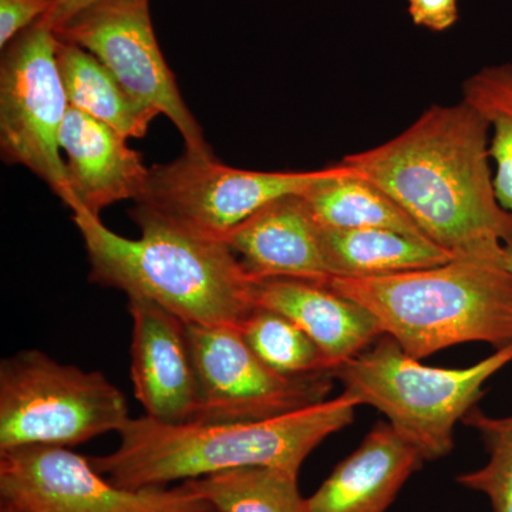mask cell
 <instances>
[{
	"instance_id": "1",
	"label": "cell",
	"mask_w": 512,
	"mask_h": 512,
	"mask_svg": "<svg viewBox=\"0 0 512 512\" xmlns=\"http://www.w3.org/2000/svg\"><path fill=\"white\" fill-rule=\"evenodd\" d=\"M490 126L466 101L434 104L399 136L342 163L382 188L456 258L500 259L512 241L490 167Z\"/></svg>"
},
{
	"instance_id": "2",
	"label": "cell",
	"mask_w": 512,
	"mask_h": 512,
	"mask_svg": "<svg viewBox=\"0 0 512 512\" xmlns=\"http://www.w3.org/2000/svg\"><path fill=\"white\" fill-rule=\"evenodd\" d=\"M140 238L121 237L89 212H73L90 262V282L156 302L190 325L239 326L255 308L254 279L224 239L136 207Z\"/></svg>"
},
{
	"instance_id": "3",
	"label": "cell",
	"mask_w": 512,
	"mask_h": 512,
	"mask_svg": "<svg viewBox=\"0 0 512 512\" xmlns=\"http://www.w3.org/2000/svg\"><path fill=\"white\" fill-rule=\"evenodd\" d=\"M357 406L343 392L336 399L262 421L170 424L138 417L119 431L116 450L89 460L111 483L128 490L161 488L239 467L299 471L323 440L353 423Z\"/></svg>"
},
{
	"instance_id": "4",
	"label": "cell",
	"mask_w": 512,
	"mask_h": 512,
	"mask_svg": "<svg viewBox=\"0 0 512 512\" xmlns=\"http://www.w3.org/2000/svg\"><path fill=\"white\" fill-rule=\"evenodd\" d=\"M366 308L407 355L421 360L461 343L512 345V275L500 259L456 258L384 276L323 284Z\"/></svg>"
},
{
	"instance_id": "5",
	"label": "cell",
	"mask_w": 512,
	"mask_h": 512,
	"mask_svg": "<svg viewBox=\"0 0 512 512\" xmlns=\"http://www.w3.org/2000/svg\"><path fill=\"white\" fill-rule=\"evenodd\" d=\"M512 362V345L464 369L421 365L389 335L332 370L359 406L375 407L424 461L448 456L454 427L483 396V386Z\"/></svg>"
},
{
	"instance_id": "6",
	"label": "cell",
	"mask_w": 512,
	"mask_h": 512,
	"mask_svg": "<svg viewBox=\"0 0 512 512\" xmlns=\"http://www.w3.org/2000/svg\"><path fill=\"white\" fill-rule=\"evenodd\" d=\"M128 420L126 396L103 373L63 365L33 349L0 362V453L76 447L119 433Z\"/></svg>"
},
{
	"instance_id": "7",
	"label": "cell",
	"mask_w": 512,
	"mask_h": 512,
	"mask_svg": "<svg viewBox=\"0 0 512 512\" xmlns=\"http://www.w3.org/2000/svg\"><path fill=\"white\" fill-rule=\"evenodd\" d=\"M69 101L57 63V37L37 20L2 49L0 150L6 163L37 175L67 207L60 133Z\"/></svg>"
},
{
	"instance_id": "8",
	"label": "cell",
	"mask_w": 512,
	"mask_h": 512,
	"mask_svg": "<svg viewBox=\"0 0 512 512\" xmlns=\"http://www.w3.org/2000/svg\"><path fill=\"white\" fill-rule=\"evenodd\" d=\"M343 170L345 165L340 163L322 170L265 173L229 167L215 156L185 151L171 163L150 168L136 205L191 231L224 239L269 202L305 194Z\"/></svg>"
},
{
	"instance_id": "9",
	"label": "cell",
	"mask_w": 512,
	"mask_h": 512,
	"mask_svg": "<svg viewBox=\"0 0 512 512\" xmlns=\"http://www.w3.org/2000/svg\"><path fill=\"white\" fill-rule=\"evenodd\" d=\"M53 33L92 53L128 92L167 116L187 153L214 156L158 46L148 0H97Z\"/></svg>"
},
{
	"instance_id": "10",
	"label": "cell",
	"mask_w": 512,
	"mask_h": 512,
	"mask_svg": "<svg viewBox=\"0 0 512 512\" xmlns=\"http://www.w3.org/2000/svg\"><path fill=\"white\" fill-rule=\"evenodd\" d=\"M187 325L200 382V410L194 421L269 420L328 400L330 373L282 375L255 355L238 326Z\"/></svg>"
},
{
	"instance_id": "11",
	"label": "cell",
	"mask_w": 512,
	"mask_h": 512,
	"mask_svg": "<svg viewBox=\"0 0 512 512\" xmlns=\"http://www.w3.org/2000/svg\"><path fill=\"white\" fill-rule=\"evenodd\" d=\"M0 497L23 512H207L183 483L165 490L117 487L89 457L67 447L26 446L0 453Z\"/></svg>"
},
{
	"instance_id": "12",
	"label": "cell",
	"mask_w": 512,
	"mask_h": 512,
	"mask_svg": "<svg viewBox=\"0 0 512 512\" xmlns=\"http://www.w3.org/2000/svg\"><path fill=\"white\" fill-rule=\"evenodd\" d=\"M133 319L130 375L146 416L163 423H190L200 410V382L188 325L156 302L128 298Z\"/></svg>"
},
{
	"instance_id": "13",
	"label": "cell",
	"mask_w": 512,
	"mask_h": 512,
	"mask_svg": "<svg viewBox=\"0 0 512 512\" xmlns=\"http://www.w3.org/2000/svg\"><path fill=\"white\" fill-rule=\"evenodd\" d=\"M127 140L113 127L69 106L60 148L67 157L70 210L100 217L104 208L116 202L140 198L150 168Z\"/></svg>"
},
{
	"instance_id": "14",
	"label": "cell",
	"mask_w": 512,
	"mask_h": 512,
	"mask_svg": "<svg viewBox=\"0 0 512 512\" xmlns=\"http://www.w3.org/2000/svg\"><path fill=\"white\" fill-rule=\"evenodd\" d=\"M252 279L292 278L325 284L332 272L319 225L302 194L269 202L224 238Z\"/></svg>"
},
{
	"instance_id": "15",
	"label": "cell",
	"mask_w": 512,
	"mask_h": 512,
	"mask_svg": "<svg viewBox=\"0 0 512 512\" xmlns=\"http://www.w3.org/2000/svg\"><path fill=\"white\" fill-rule=\"evenodd\" d=\"M255 306L295 323L328 356L333 369L384 335L375 316L328 286L292 278L255 279Z\"/></svg>"
},
{
	"instance_id": "16",
	"label": "cell",
	"mask_w": 512,
	"mask_h": 512,
	"mask_svg": "<svg viewBox=\"0 0 512 512\" xmlns=\"http://www.w3.org/2000/svg\"><path fill=\"white\" fill-rule=\"evenodd\" d=\"M423 463L419 451L389 423H377L306 498V512H386Z\"/></svg>"
},
{
	"instance_id": "17",
	"label": "cell",
	"mask_w": 512,
	"mask_h": 512,
	"mask_svg": "<svg viewBox=\"0 0 512 512\" xmlns=\"http://www.w3.org/2000/svg\"><path fill=\"white\" fill-rule=\"evenodd\" d=\"M332 276H384L447 264L456 259L429 239L392 229L320 228Z\"/></svg>"
},
{
	"instance_id": "18",
	"label": "cell",
	"mask_w": 512,
	"mask_h": 512,
	"mask_svg": "<svg viewBox=\"0 0 512 512\" xmlns=\"http://www.w3.org/2000/svg\"><path fill=\"white\" fill-rule=\"evenodd\" d=\"M57 63L70 107L113 127L124 137L146 136L151 121L160 113L128 92L96 56L57 39Z\"/></svg>"
},
{
	"instance_id": "19",
	"label": "cell",
	"mask_w": 512,
	"mask_h": 512,
	"mask_svg": "<svg viewBox=\"0 0 512 512\" xmlns=\"http://www.w3.org/2000/svg\"><path fill=\"white\" fill-rule=\"evenodd\" d=\"M343 165L345 170L342 173L320 181L302 194L320 228L392 229L426 238L412 218L382 188L355 168Z\"/></svg>"
},
{
	"instance_id": "20",
	"label": "cell",
	"mask_w": 512,
	"mask_h": 512,
	"mask_svg": "<svg viewBox=\"0 0 512 512\" xmlns=\"http://www.w3.org/2000/svg\"><path fill=\"white\" fill-rule=\"evenodd\" d=\"M298 476L292 468L249 466L183 484L218 512H306Z\"/></svg>"
},
{
	"instance_id": "21",
	"label": "cell",
	"mask_w": 512,
	"mask_h": 512,
	"mask_svg": "<svg viewBox=\"0 0 512 512\" xmlns=\"http://www.w3.org/2000/svg\"><path fill=\"white\" fill-rule=\"evenodd\" d=\"M463 101L493 128L490 157L501 207L512 214V64L478 70L463 83Z\"/></svg>"
},
{
	"instance_id": "22",
	"label": "cell",
	"mask_w": 512,
	"mask_h": 512,
	"mask_svg": "<svg viewBox=\"0 0 512 512\" xmlns=\"http://www.w3.org/2000/svg\"><path fill=\"white\" fill-rule=\"evenodd\" d=\"M238 328L249 348L275 372L286 376L332 375L328 356L285 316L255 306Z\"/></svg>"
},
{
	"instance_id": "23",
	"label": "cell",
	"mask_w": 512,
	"mask_h": 512,
	"mask_svg": "<svg viewBox=\"0 0 512 512\" xmlns=\"http://www.w3.org/2000/svg\"><path fill=\"white\" fill-rule=\"evenodd\" d=\"M463 423L483 437L488 461L457 477L458 483L487 495L494 512H512V416L491 417L474 407Z\"/></svg>"
},
{
	"instance_id": "24",
	"label": "cell",
	"mask_w": 512,
	"mask_h": 512,
	"mask_svg": "<svg viewBox=\"0 0 512 512\" xmlns=\"http://www.w3.org/2000/svg\"><path fill=\"white\" fill-rule=\"evenodd\" d=\"M53 3L55 0H0V47L42 19Z\"/></svg>"
},
{
	"instance_id": "25",
	"label": "cell",
	"mask_w": 512,
	"mask_h": 512,
	"mask_svg": "<svg viewBox=\"0 0 512 512\" xmlns=\"http://www.w3.org/2000/svg\"><path fill=\"white\" fill-rule=\"evenodd\" d=\"M409 13L417 26L444 32L457 22V0H409Z\"/></svg>"
},
{
	"instance_id": "26",
	"label": "cell",
	"mask_w": 512,
	"mask_h": 512,
	"mask_svg": "<svg viewBox=\"0 0 512 512\" xmlns=\"http://www.w3.org/2000/svg\"><path fill=\"white\" fill-rule=\"evenodd\" d=\"M94 2L97 0H55L52 8L43 16L42 22L50 29L55 30Z\"/></svg>"
},
{
	"instance_id": "27",
	"label": "cell",
	"mask_w": 512,
	"mask_h": 512,
	"mask_svg": "<svg viewBox=\"0 0 512 512\" xmlns=\"http://www.w3.org/2000/svg\"><path fill=\"white\" fill-rule=\"evenodd\" d=\"M500 262L505 271L512 275V241L505 242L501 249Z\"/></svg>"
},
{
	"instance_id": "28",
	"label": "cell",
	"mask_w": 512,
	"mask_h": 512,
	"mask_svg": "<svg viewBox=\"0 0 512 512\" xmlns=\"http://www.w3.org/2000/svg\"><path fill=\"white\" fill-rule=\"evenodd\" d=\"M0 512H23V511H20L19 508L15 507V505L6 503V501H2V505H0Z\"/></svg>"
},
{
	"instance_id": "29",
	"label": "cell",
	"mask_w": 512,
	"mask_h": 512,
	"mask_svg": "<svg viewBox=\"0 0 512 512\" xmlns=\"http://www.w3.org/2000/svg\"><path fill=\"white\" fill-rule=\"evenodd\" d=\"M207 512H218L217 510H214V508H211L210 511H207Z\"/></svg>"
}]
</instances>
